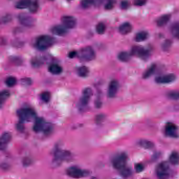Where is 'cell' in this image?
Instances as JSON below:
<instances>
[{"label": "cell", "instance_id": "obj_46", "mask_svg": "<svg viewBox=\"0 0 179 179\" xmlns=\"http://www.w3.org/2000/svg\"><path fill=\"white\" fill-rule=\"evenodd\" d=\"M77 55H78V54H77L76 51H72L68 54V57L71 58H73Z\"/></svg>", "mask_w": 179, "mask_h": 179}, {"label": "cell", "instance_id": "obj_33", "mask_svg": "<svg viewBox=\"0 0 179 179\" xmlns=\"http://www.w3.org/2000/svg\"><path fill=\"white\" fill-rule=\"evenodd\" d=\"M10 93L8 90H3L0 94V104L2 106V104L10 97Z\"/></svg>", "mask_w": 179, "mask_h": 179}, {"label": "cell", "instance_id": "obj_11", "mask_svg": "<svg viewBox=\"0 0 179 179\" xmlns=\"http://www.w3.org/2000/svg\"><path fill=\"white\" fill-rule=\"evenodd\" d=\"M61 21L63 25L67 29H73L76 25V19L72 16H64L61 17Z\"/></svg>", "mask_w": 179, "mask_h": 179}, {"label": "cell", "instance_id": "obj_36", "mask_svg": "<svg viewBox=\"0 0 179 179\" xmlns=\"http://www.w3.org/2000/svg\"><path fill=\"white\" fill-rule=\"evenodd\" d=\"M40 98L45 103L49 102L51 99V93L49 92H43L40 95Z\"/></svg>", "mask_w": 179, "mask_h": 179}, {"label": "cell", "instance_id": "obj_43", "mask_svg": "<svg viewBox=\"0 0 179 179\" xmlns=\"http://www.w3.org/2000/svg\"><path fill=\"white\" fill-rule=\"evenodd\" d=\"M16 129L20 132H22L24 130V126L23 125L22 121L16 124Z\"/></svg>", "mask_w": 179, "mask_h": 179}, {"label": "cell", "instance_id": "obj_4", "mask_svg": "<svg viewBox=\"0 0 179 179\" xmlns=\"http://www.w3.org/2000/svg\"><path fill=\"white\" fill-rule=\"evenodd\" d=\"M17 114L22 121H31L35 119L36 114L30 108L20 109L17 111Z\"/></svg>", "mask_w": 179, "mask_h": 179}, {"label": "cell", "instance_id": "obj_32", "mask_svg": "<svg viewBox=\"0 0 179 179\" xmlns=\"http://www.w3.org/2000/svg\"><path fill=\"white\" fill-rule=\"evenodd\" d=\"M29 10L33 13H35L38 11V3L37 0H31V5L29 7Z\"/></svg>", "mask_w": 179, "mask_h": 179}, {"label": "cell", "instance_id": "obj_38", "mask_svg": "<svg viewBox=\"0 0 179 179\" xmlns=\"http://www.w3.org/2000/svg\"><path fill=\"white\" fill-rule=\"evenodd\" d=\"M116 1L115 0H109L105 4V9L106 10H111L114 8Z\"/></svg>", "mask_w": 179, "mask_h": 179}, {"label": "cell", "instance_id": "obj_3", "mask_svg": "<svg viewBox=\"0 0 179 179\" xmlns=\"http://www.w3.org/2000/svg\"><path fill=\"white\" fill-rule=\"evenodd\" d=\"M157 176L161 179H166L169 177L171 170L168 162H162L159 164L156 170Z\"/></svg>", "mask_w": 179, "mask_h": 179}, {"label": "cell", "instance_id": "obj_28", "mask_svg": "<svg viewBox=\"0 0 179 179\" xmlns=\"http://www.w3.org/2000/svg\"><path fill=\"white\" fill-rule=\"evenodd\" d=\"M95 5V0H82L80 5L84 9H87Z\"/></svg>", "mask_w": 179, "mask_h": 179}, {"label": "cell", "instance_id": "obj_39", "mask_svg": "<svg viewBox=\"0 0 179 179\" xmlns=\"http://www.w3.org/2000/svg\"><path fill=\"white\" fill-rule=\"evenodd\" d=\"M129 6L130 3L127 0H122L120 2V7L122 10H127Z\"/></svg>", "mask_w": 179, "mask_h": 179}, {"label": "cell", "instance_id": "obj_15", "mask_svg": "<svg viewBox=\"0 0 179 179\" xmlns=\"http://www.w3.org/2000/svg\"><path fill=\"white\" fill-rule=\"evenodd\" d=\"M12 135L9 132H5L2 135L0 140V148L1 150H5L8 143L11 140Z\"/></svg>", "mask_w": 179, "mask_h": 179}, {"label": "cell", "instance_id": "obj_26", "mask_svg": "<svg viewBox=\"0 0 179 179\" xmlns=\"http://www.w3.org/2000/svg\"><path fill=\"white\" fill-rule=\"evenodd\" d=\"M170 162L173 165H177L179 164V153L174 151L169 156Z\"/></svg>", "mask_w": 179, "mask_h": 179}, {"label": "cell", "instance_id": "obj_37", "mask_svg": "<svg viewBox=\"0 0 179 179\" xmlns=\"http://www.w3.org/2000/svg\"><path fill=\"white\" fill-rule=\"evenodd\" d=\"M31 64L34 67H39L42 65V61L38 57H34L31 61Z\"/></svg>", "mask_w": 179, "mask_h": 179}, {"label": "cell", "instance_id": "obj_8", "mask_svg": "<svg viewBox=\"0 0 179 179\" xmlns=\"http://www.w3.org/2000/svg\"><path fill=\"white\" fill-rule=\"evenodd\" d=\"M165 133L166 135L170 137H178L179 133L177 126L174 123L168 122L165 126Z\"/></svg>", "mask_w": 179, "mask_h": 179}, {"label": "cell", "instance_id": "obj_42", "mask_svg": "<svg viewBox=\"0 0 179 179\" xmlns=\"http://www.w3.org/2000/svg\"><path fill=\"white\" fill-rule=\"evenodd\" d=\"M144 166H143V164L141 163H137V164H135V171L138 173L139 172H141L143 170H144Z\"/></svg>", "mask_w": 179, "mask_h": 179}, {"label": "cell", "instance_id": "obj_20", "mask_svg": "<svg viewBox=\"0 0 179 179\" xmlns=\"http://www.w3.org/2000/svg\"><path fill=\"white\" fill-rule=\"evenodd\" d=\"M149 37V33L146 31H140L137 33L135 36V40L137 42H143L147 40Z\"/></svg>", "mask_w": 179, "mask_h": 179}, {"label": "cell", "instance_id": "obj_2", "mask_svg": "<svg viewBox=\"0 0 179 179\" xmlns=\"http://www.w3.org/2000/svg\"><path fill=\"white\" fill-rule=\"evenodd\" d=\"M77 55L80 61H92L96 57L95 52L90 46L82 48Z\"/></svg>", "mask_w": 179, "mask_h": 179}, {"label": "cell", "instance_id": "obj_25", "mask_svg": "<svg viewBox=\"0 0 179 179\" xmlns=\"http://www.w3.org/2000/svg\"><path fill=\"white\" fill-rule=\"evenodd\" d=\"M156 65L155 64H153L151 65L147 69L146 71H145L143 73V78L144 79H147L153 75V74L155 72L156 69Z\"/></svg>", "mask_w": 179, "mask_h": 179}, {"label": "cell", "instance_id": "obj_31", "mask_svg": "<svg viewBox=\"0 0 179 179\" xmlns=\"http://www.w3.org/2000/svg\"><path fill=\"white\" fill-rule=\"evenodd\" d=\"M17 82V80L16 77L13 76H10L8 77L5 79V83L6 85L9 87H12L16 85Z\"/></svg>", "mask_w": 179, "mask_h": 179}, {"label": "cell", "instance_id": "obj_44", "mask_svg": "<svg viewBox=\"0 0 179 179\" xmlns=\"http://www.w3.org/2000/svg\"><path fill=\"white\" fill-rule=\"evenodd\" d=\"M11 19V16L10 15H7L2 18V21L4 23H7V22H9Z\"/></svg>", "mask_w": 179, "mask_h": 179}, {"label": "cell", "instance_id": "obj_34", "mask_svg": "<svg viewBox=\"0 0 179 179\" xmlns=\"http://www.w3.org/2000/svg\"><path fill=\"white\" fill-rule=\"evenodd\" d=\"M120 170V174L124 177H129L132 175V172L131 169L129 168H127L125 167Z\"/></svg>", "mask_w": 179, "mask_h": 179}, {"label": "cell", "instance_id": "obj_48", "mask_svg": "<svg viewBox=\"0 0 179 179\" xmlns=\"http://www.w3.org/2000/svg\"><path fill=\"white\" fill-rule=\"evenodd\" d=\"M68 1H72V0H68Z\"/></svg>", "mask_w": 179, "mask_h": 179}, {"label": "cell", "instance_id": "obj_30", "mask_svg": "<svg viewBox=\"0 0 179 179\" xmlns=\"http://www.w3.org/2000/svg\"><path fill=\"white\" fill-rule=\"evenodd\" d=\"M96 32L98 34L102 35L105 32L106 30V26L104 23L103 22H100L98 23L96 27Z\"/></svg>", "mask_w": 179, "mask_h": 179}, {"label": "cell", "instance_id": "obj_5", "mask_svg": "<svg viewBox=\"0 0 179 179\" xmlns=\"http://www.w3.org/2000/svg\"><path fill=\"white\" fill-rule=\"evenodd\" d=\"M128 156L125 153H121L114 156L113 160V167L117 170H121L126 167Z\"/></svg>", "mask_w": 179, "mask_h": 179}, {"label": "cell", "instance_id": "obj_12", "mask_svg": "<svg viewBox=\"0 0 179 179\" xmlns=\"http://www.w3.org/2000/svg\"><path fill=\"white\" fill-rule=\"evenodd\" d=\"M70 153L65 151L57 150L55 153L54 161L55 163L59 164L63 161L67 160L69 158Z\"/></svg>", "mask_w": 179, "mask_h": 179}, {"label": "cell", "instance_id": "obj_29", "mask_svg": "<svg viewBox=\"0 0 179 179\" xmlns=\"http://www.w3.org/2000/svg\"><path fill=\"white\" fill-rule=\"evenodd\" d=\"M77 73L79 76L85 77L89 74V69L86 66L80 67L77 69Z\"/></svg>", "mask_w": 179, "mask_h": 179}, {"label": "cell", "instance_id": "obj_18", "mask_svg": "<svg viewBox=\"0 0 179 179\" xmlns=\"http://www.w3.org/2000/svg\"><path fill=\"white\" fill-rule=\"evenodd\" d=\"M171 16L170 14H166L161 16L156 19V25L159 27H163L168 24L171 19Z\"/></svg>", "mask_w": 179, "mask_h": 179}, {"label": "cell", "instance_id": "obj_16", "mask_svg": "<svg viewBox=\"0 0 179 179\" xmlns=\"http://www.w3.org/2000/svg\"><path fill=\"white\" fill-rule=\"evenodd\" d=\"M51 32L54 34L59 36H65L68 33L66 27L62 25L54 26L51 28Z\"/></svg>", "mask_w": 179, "mask_h": 179}, {"label": "cell", "instance_id": "obj_22", "mask_svg": "<svg viewBox=\"0 0 179 179\" xmlns=\"http://www.w3.org/2000/svg\"><path fill=\"white\" fill-rule=\"evenodd\" d=\"M31 3V0H19L16 4V7L18 9H25L29 8Z\"/></svg>", "mask_w": 179, "mask_h": 179}, {"label": "cell", "instance_id": "obj_9", "mask_svg": "<svg viewBox=\"0 0 179 179\" xmlns=\"http://www.w3.org/2000/svg\"><path fill=\"white\" fill-rule=\"evenodd\" d=\"M176 79V76L174 74H169L163 76L157 77L155 81L158 84H169Z\"/></svg>", "mask_w": 179, "mask_h": 179}, {"label": "cell", "instance_id": "obj_21", "mask_svg": "<svg viewBox=\"0 0 179 179\" xmlns=\"http://www.w3.org/2000/svg\"><path fill=\"white\" fill-rule=\"evenodd\" d=\"M48 71L52 74L59 75L63 72V68L59 65L53 64L48 67Z\"/></svg>", "mask_w": 179, "mask_h": 179}, {"label": "cell", "instance_id": "obj_45", "mask_svg": "<svg viewBox=\"0 0 179 179\" xmlns=\"http://www.w3.org/2000/svg\"><path fill=\"white\" fill-rule=\"evenodd\" d=\"M109 0H95V5L96 6H100L105 2V1H108Z\"/></svg>", "mask_w": 179, "mask_h": 179}, {"label": "cell", "instance_id": "obj_27", "mask_svg": "<svg viewBox=\"0 0 179 179\" xmlns=\"http://www.w3.org/2000/svg\"><path fill=\"white\" fill-rule=\"evenodd\" d=\"M131 54L126 51H121L118 54V59L122 62H128L131 58Z\"/></svg>", "mask_w": 179, "mask_h": 179}, {"label": "cell", "instance_id": "obj_24", "mask_svg": "<svg viewBox=\"0 0 179 179\" xmlns=\"http://www.w3.org/2000/svg\"><path fill=\"white\" fill-rule=\"evenodd\" d=\"M170 32L174 37L179 40V22H177L171 25Z\"/></svg>", "mask_w": 179, "mask_h": 179}, {"label": "cell", "instance_id": "obj_35", "mask_svg": "<svg viewBox=\"0 0 179 179\" xmlns=\"http://www.w3.org/2000/svg\"><path fill=\"white\" fill-rule=\"evenodd\" d=\"M172 42L170 40H166L164 41L162 45V50L164 51H168L171 47Z\"/></svg>", "mask_w": 179, "mask_h": 179}, {"label": "cell", "instance_id": "obj_40", "mask_svg": "<svg viewBox=\"0 0 179 179\" xmlns=\"http://www.w3.org/2000/svg\"><path fill=\"white\" fill-rule=\"evenodd\" d=\"M168 96L170 99L174 100H179V92H171L169 93Z\"/></svg>", "mask_w": 179, "mask_h": 179}, {"label": "cell", "instance_id": "obj_1", "mask_svg": "<svg viewBox=\"0 0 179 179\" xmlns=\"http://www.w3.org/2000/svg\"><path fill=\"white\" fill-rule=\"evenodd\" d=\"M55 43L54 38L50 35H42L37 38L35 46L40 51H45L53 46Z\"/></svg>", "mask_w": 179, "mask_h": 179}, {"label": "cell", "instance_id": "obj_13", "mask_svg": "<svg viewBox=\"0 0 179 179\" xmlns=\"http://www.w3.org/2000/svg\"><path fill=\"white\" fill-rule=\"evenodd\" d=\"M93 95V91L90 88H86L82 92V96L80 98V105L86 106L90 101V98Z\"/></svg>", "mask_w": 179, "mask_h": 179}, {"label": "cell", "instance_id": "obj_7", "mask_svg": "<svg viewBox=\"0 0 179 179\" xmlns=\"http://www.w3.org/2000/svg\"><path fill=\"white\" fill-rule=\"evenodd\" d=\"M18 19L22 25L27 27H32L35 25L36 20L34 17L26 13L19 14Z\"/></svg>", "mask_w": 179, "mask_h": 179}, {"label": "cell", "instance_id": "obj_41", "mask_svg": "<svg viewBox=\"0 0 179 179\" xmlns=\"http://www.w3.org/2000/svg\"><path fill=\"white\" fill-rule=\"evenodd\" d=\"M147 2V0H134L133 4L137 6H142L145 5Z\"/></svg>", "mask_w": 179, "mask_h": 179}, {"label": "cell", "instance_id": "obj_10", "mask_svg": "<svg viewBox=\"0 0 179 179\" xmlns=\"http://www.w3.org/2000/svg\"><path fill=\"white\" fill-rule=\"evenodd\" d=\"M67 175L74 178H80L85 175L84 172L76 167H72L67 170Z\"/></svg>", "mask_w": 179, "mask_h": 179}, {"label": "cell", "instance_id": "obj_49", "mask_svg": "<svg viewBox=\"0 0 179 179\" xmlns=\"http://www.w3.org/2000/svg\"><path fill=\"white\" fill-rule=\"evenodd\" d=\"M51 1H53V0H51Z\"/></svg>", "mask_w": 179, "mask_h": 179}, {"label": "cell", "instance_id": "obj_6", "mask_svg": "<svg viewBox=\"0 0 179 179\" xmlns=\"http://www.w3.org/2000/svg\"><path fill=\"white\" fill-rule=\"evenodd\" d=\"M131 55L146 60L149 57L150 53L148 50L142 47V46H135L132 47Z\"/></svg>", "mask_w": 179, "mask_h": 179}, {"label": "cell", "instance_id": "obj_47", "mask_svg": "<svg viewBox=\"0 0 179 179\" xmlns=\"http://www.w3.org/2000/svg\"><path fill=\"white\" fill-rule=\"evenodd\" d=\"M25 162H27L26 160V159H25ZM28 162H30V161H28ZM26 163H28L30 164V163H29V162H26V163H24V164H25V165H26Z\"/></svg>", "mask_w": 179, "mask_h": 179}, {"label": "cell", "instance_id": "obj_23", "mask_svg": "<svg viewBox=\"0 0 179 179\" xmlns=\"http://www.w3.org/2000/svg\"><path fill=\"white\" fill-rule=\"evenodd\" d=\"M140 147L146 149H152L154 147V143L153 142L145 139H141L138 142Z\"/></svg>", "mask_w": 179, "mask_h": 179}, {"label": "cell", "instance_id": "obj_14", "mask_svg": "<svg viewBox=\"0 0 179 179\" xmlns=\"http://www.w3.org/2000/svg\"><path fill=\"white\" fill-rule=\"evenodd\" d=\"M119 89V83L116 80H113L109 85L108 95L110 98L114 97L116 95Z\"/></svg>", "mask_w": 179, "mask_h": 179}, {"label": "cell", "instance_id": "obj_19", "mask_svg": "<svg viewBox=\"0 0 179 179\" xmlns=\"http://www.w3.org/2000/svg\"><path fill=\"white\" fill-rule=\"evenodd\" d=\"M46 124L45 123L44 120L41 118H38L35 119L34 125L33 127V130L36 132H41L44 130Z\"/></svg>", "mask_w": 179, "mask_h": 179}, {"label": "cell", "instance_id": "obj_17", "mask_svg": "<svg viewBox=\"0 0 179 179\" xmlns=\"http://www.w3.org/2000/svg\"><path fill=\"white\" fill-rule=\"evenodd\" d=\"M118 30L121 34L124 35H127L129 34L130 33L132 32V26L129 22H125L120 25Z\"/></svg>", "mask_w": 179, "mask_h": 179}]
</instances>
